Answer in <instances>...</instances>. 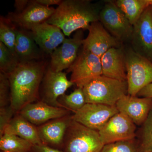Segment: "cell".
<instances>
[{
	"label": "cell",
	"mask_w": 152,
	"mask_h": 152,
	"mask_svg": "<svg viewBox=\"0 0 152 152\" xmlns=\"http://www.w3.org/2000/svg\"><path fill=\"white\" fill-rule=\"evenodd\" d=\"M119 113L115 106L86 103L72 118L87 127L99 131L114 115Z\"/></svg>",
	"instance_id": "cell-12"
},
{
	"label": "cell",
	"mask_w": 152,
	"mask_h": 152,
	"mask_svg": "<svg viewBox=\"0 0 152 152\" xmlns=\"http://www.w3.org/2000/svg\"><path fill=\"white\" fill-rule=\"evenodd\" d=\"M84 39L83 30L77 31L72 38L65 39L50 55V69L55 72L69 69L77 57Z\"/></svg>",
	"instance_id": "cell-13"
},
{
	"label": "cell",
	"mask_w": 152,
	"mask_h": 152,
	"mask_svg": "<svg viewBox=\"0 0 152 152\" xmlns=\"http://www.w3.org/2000/svg\"><path fill=\"white\" fill-rule=\"evenodd\" d=\"M16 57L8 48L0 42V70L8 75L14 70L19 64Z\"/></svg>",
	"instance_id": "cell-27"
},
{
	"label": "cell",
	"mask_w": 152,
	"mask_h": 152,
	"mask_svg": "<svg viewBox=\"0 0 152 152\" xmlns=\"http://www.w3.org/2000/svg\"><path fill=\"white\" fill-rule=\"evenodd\" d=\"M15 53L19 63L44 60L45 54L36 43L31 31L17 26Z\"/></svg>",
	"instance_id": "cell-20"
},
{
	"label": "cell",
	"mask_w": 152,
	"mask_h": 152,
	"mask_svg": "<svg viewBox=\"0 0 152 152\" xmlns=\"http://www.w3.org/2000/svg\"><path fill=\"white\" fill-rule=\"evenodd\" d=\"M99 21L122 43L130 42L133 26L114 1L104 2L100 12Z\"/></svg>",
	"instance_id": "cell-6"
},
{
	"label": "cell",
	"mask_w": 152,
	"mask_h": 152,
	"mask_svg": "<svg viewBox=\"0 0 152 152\" xmlns=\"http://www.w3.org/2000/svg\"><path fill=\"white\" fill-rule=\"evenodd\" d=\"M137 96L152 99V83L148 85L141 90Z\"/></svg>",
	"instance_id": "cell-33"
},
{
	"label": "cell",
	"mask_w": 152,
	"mask_h": 152,
	"mask_svg": "<svg viewBox=\"0 0 152 152\" xmlns=\"http://www.w3.org/2000/svg\"><path fill=\"white\" fill-rule=\"evenodd\" d=\"M141 131L140 144L143 152H152V108Z\"/></svg>",
	"instance_id": "cell-28"
},
{
	"label": "cell",
	"mask_w": 152,
	"mask_h": 152,
	"mask_svg": "<svg viewBox=\"0 0 152 152\" xmlns=\"http://www.w3.org/2000/svg\"><path fill=\"white\" fill-rule=\"evenodd\" d=\"M1 152H12L7 151H1Z\"/></svg>",
	"instance_id": "cell-36"
},
{
	"label": "cell",
	"mask_w": 152,
	"mask_h": 152,
	"mask_svg": "<svg viewBox=\"0 0 152 152\" xmlns=\"http://www.w3.org/2000/svg\"><path fill=\"white\" fill-rule=\"evenodd\" d=\"M31 31L38 46L44 54L50 56L65 39L59 28L47 22L36 25Z\"/></svg>",
	"instance_id": "cell-17"
},
{
	"label": "cell",
	"mask_w": 152,
	"mask_h": 152,
	"mask_svg": "<svg viewBox=\"0 0 152 152\" xmlns=\"http://www.w3.org/2000/svg\"><path fill=\"white\" fill-rule=\"evenodd\" d=\"M103 75L120 81H127L124 45L112 48L101 58Z\"/></svg>",
	"instance_id": "cell-19"
},
{
	"label": "cell",
	"mask_w": 152,
	"mask_h": 152,
	"mask_svg": "<svg viewBox=\"0 0 152 152\" xmlns=\"http://www.w3.org/2000/svg\"><path fill=\"white\" fill-rule=\"evenodd\" d=\"M31 152H63L58 149L52 148L44 144L33 146Z\"/></svg>",
	"instance_id": "cell-31"
},
{
	"label": "cell",
	"mask_w": 152,
	"mask_h": 152,
	"mask_svg": "<svg viewBox=\"0 0 152 152\" xmlns=\"http://www.w3.org/2000/svg\"><path fill=\"white\" fill-rule=\"evenodd\" d=\"M67 71L72 72L71 81L77 88H83L102 75L101 58L82 48Z\"/></svg>",
	"instance_id": "cell-7"
},
{
	"label": "cell",
	"mask_w": 152,
	"mask_h": 152,
	"mask_svg": "<svg viewBox=\"0 0 152 152\" xmlns=\"http://www.w3.org/2000/svg\"><path fill=\"white\" fill-rule=\"evenodd\" d=\"M10 86L6 74L0 73V108L10 105Z\"/></svg>",
	"instance_id": "cell-29"
},
{
	"label": "cell",
	"mask_w": 152,
	"mask_h": 152,
	"mask_svg": "<svg viewBox=\"0 0 152 152\" xmlns=\"http://www.w3.org/2000/svg\"><path fill=\"white\" fill-rule=\"evenodd\" d=\"M72 116L51 120L40 125L38 134L42 143L58 149H62L64 139Z\"/></svg>",
	"instance_id": "cell-18"
},
{
	"label": "cell",
	"mask_w": 152,
	"mask_h": 152,
	"mask_svg": "<svg viewBox=\"0 0 152 152\" xmlns=\"http://www.w3.org/2000/svg\"><path fill=\"white\" fill-rule=\"evenodd\" d=\"M115 106L120 113L140 126L145 121L152 108V99L126 95L118 101Z\"/></svg>",
	"instance_id": "cell-16"
},
{
	"label": "cell",
	"mask_w": 152,
	"mask_h": 152,
	"mask_svg": "<svg viewBox=\"0 0 152 152\" xmlns=\"http://www.w3.org/2000/svg\"><path fill=\"white\" fill-rule=\"evenodd\" d=\"M30 1L28 0H16L15 1L14 7L15 8V12L19 13L23 12L26 9L29 4Z\"/></svg>",
	"instance_id": "cell-32"
},
{
	"label": "cell",
	"mask_w": 152,
	"mask_h": 152,
	"mask_svg": "<svg viewBox=\"0 0 152 152\" xmlns=\"http://www.w3.org/2000/svg\"><path fill=\"white\" fill-rule=\"evenodd\" d=\"M36 2L47 7L54 5H59L62 2V0H35Z\"/></svg>",
	"instance_id": "cell-34"
},
{
	"label": "cell",
	"mask_w": 152,
	"mask_h": 152,
	"mask_svg": "<svg viewBox=\"0 0 152 152\" xmlns=\"http://www.w3.org/2000/svg\"><path fill=\"white\" fill-rule=\"evenodd\" d=\"M74 85L68 80L65 73L54 72L48 65L41 83V101L50 105L62 107L58 99Z\"/></svg>",
	"instance_id": "cell-11"
},
{
	"label": "cell",
	"mask_w": 152,
	"mask_h": 152,
	"mask_svg": "<svg viewBox=\"0 0 152 152\" xmlns=\"http://www.w3.org/2000/svg\"><path fill=\"white\" fill-rule=\"evenodd\" d=\"M136 125L125 114L114 115L99 130V134L104 145L115 142L135 139Z\"/></svg>",
	"instance_id": "cell-9"
},
{
	"label": "cell",
	"mask_w": 152,
	"mask_h": 152,
	"mask_svg": "<svg viewBox=\"0 0 152 152\" xmlns=\"http://www.w3.org/2000/svg\"><path fill=\"white\" fill-rule=\"evenodd\" d=\"M131 47L152 63V7L149 6L133 26Z\"/></svg>",
	"instance_id": "cell-8"
},
{
	"label": "cell",
	"mask_w": 152,
	"mask_h": 152,
	"mask_svg": "<svg viewBox=\"0 0 152 152\" xmlns=\"http://www.w3.org/2000/svg\"><path fill=\"white\" fill-rule=\"evenodd\" d=\"M70 112L40 101L25 106L18 113L33 124L41 125L51 120L69 115Z\"/></svg>",
	"instance_id": "cell-15"
},
{
	"label": "cell",
	"mask_w": 152,
	"mask_h": 152,
	"mask_svg": "<svg viewBox=\"0 0 152 152\" xmlns=\"http://www.w3.org/2000/svg\"><path fill=\"white\" fill-rule=\"evenodd\" d=\"M101 152H143L139 141L135 139L104 145Z\"/></svg>",
	"instance_id": "cell-26"
},
{
	"label": "cell",
	"mask_w": 152,
	"mask_h": 152,
	"mask_svg": "<svg viewBox=\"0 0 152 152\" xmlns=\"http://www.w3.org/2000/svg\"><path fill=\"white\" fill-rule=\"evenodd\" d=\"M32 144L18 136L4 134L0 137L1 151L12 152H31Z\"/></svg>",
	"instance_id": "cell-23"
},
{
	"label": "cell",
	"mask_w": 152,
	"mask_h": 152,
	"mask_svg": "<svg viewBox=\"0 0 152 152\" xmlns=\"http://www.w3.org/2000/svg\"><path fill=\"white\" fill-rule=\"evenodd\" d=\"M55 10L54 8L42 5L33 0L23 12H9L6 18L18 27L31 31L36 25L46 22Z\"/></svg>",
	"instance_id": "cell-14"
},
{
	"label": "cell",
	"mask_w": 152,
	"mask_h": 152,
	"mask_svg": "<svg viewBox=\"0 0 152 152\" xmlns=\"http://www.w3.org/2000/svg\"><path fill=\"white\" fill-rule=\"evenodd\" d=\"M115 4L134 26L150 6L149 0H116Z\"/></svg>",
	"instance_id": "cell-22"
},
{
	"label": "cell",
	"mask_w": 152,
	"mask_h": 152,
	"mask_svg": "<svg viewBox=\"0 0 152 152\" xmlns=\"http://www.w3.org/2000/svg\"><path fill=\"white\" fill-rule=\"evenodd\" d=\"M17 26L6 17L0 18V42H2L16 57L15 47Z\"/></svg>",
	"instance_id": "cell-24"
},
{
	"label": "cell",
	"mask_w": 152,
	"mask_h": 152,
	"mask_svg": "<svg viewBox=\"0 0 152 152\" xmlns=\"http://www.w3.org/2000/svg\"><path fill=\"white\" fill-rule=\"evenodd\" d=\"M149 2L150 6L152 7V0H149Z\"/></svg>",
	"instance_id": "cell-35"
},
{
	"label": "cell",
	"mask_w": 152,
	"mask_h": 152,
	"mask_svg": "<svg viewBox=\"0 0 152 152\" xmlns=\"http://www.w3.org/2000/svg\"><path fill=\"white\" fill-rule=\"evenodd\" d=\"M4 134L18 136L31 143L33 145L42 144L35 125L25 119L18 113L15 115L6 127Z\"/></svg>",
	"instance_id": "cell-21"
},
{
	"label": "cell",
	"mask_w": 152,
	"mask_h": 152,
	"mask_svg": "<svg viewBox=\"0 0 152 152\" xmlns=\"http://www.w3.org/2000/svg\"><path fill=\"white\" fill-rule=\"evenodd\" d=\"M103 6L90 0H64L46 22L59 28L69 37L75 31L88 30L91 23L99 21Z\"/></svg>",
	"instance_id": "cell-2"
},
{
	"label": "cell",
	"mask_w": 152,
	"mask_h": 152,
	"mask_svg": "<svg viewBox=\"0 0 152 152\" xmlns=\"http://www.w3.org/2000/svg\"><path fill=\"white\" fill-rule=\"evenodd\" d=\"M86 103L116 105L118 101L128 94L127 81H120L101 75L83 88Z\"/></svg>",
	"instance_id": "cell-3"
},
{
	"label": "cell",
	"mask_w": 152,
	"mask_h": 152,
	"mask_svg": "<svg viewBox=\"0 0 152 152\" xmlns=\"http://www.w3.org/2000/svg\"><path fill=\"white\" fill-rule=\"evenodd\" d=\"M88 30V34L83 41L82 48L99 58L110 49L123 45L105 28L99 21L91 23Z\"/></svg>",
	"instance_id": "cell-10"
},
{
	"label": "cell",
	"mask_w": 152,
	"mask_h": 152,
	"mask_svg": "<svg viewBox=\"0 0 152 152\" xmlns=\"http://www.w3.org/2000/svg\"><path fill=\"white\" fill-rule=\"evenodd\" d=\"M104 145L99 131L92 129L72 118L64 139L63 152H101Z\"/></svg>",
	"instance_id": "cell-4"
},
{
	"label": "cell",
	"mask_w": 152,
	"mask_h": 152,
	"mask_svg": "<svg viewBox=\"0 0 152 152\" xmlns=\"http://www.w3.org/2000/svg\"><path fill=\"white\" fill-rule=\"evenodd\" d=\"M124 48L128 95L137 96L152 83V63L136 53L130 46Z\"/></svg>",
	"instance_id": "cell-5"
},
{
	"label": "cell",
	"mask_w": 152,
	"mask_h": 152,
	"mask_svg": "<svg viewBox=\"0 0 152 152\" xmlns=\"http://www.w3.org/2000/svg\"><path fill=\"white\" fill-rule=\"evenodd\" d=\"M48 66L44 60L20 63L7 75L10 86V106L16 113L39 97L40 87Z\"/></svg>",
	"instance_id": "cell-1"
},
{
	"label": "cell",
	"mask_w": 152,
	"mask_h": 152,
	"mask_svg": "<svg viewBox=\"0 0 152 152\" xmlns=\"http://www.w3.org/2000/svg\"><path fill=\"white\" fill-rule=\"evenodd\" d=\"M16 114L10 105L0 108V137L3 135L6 127Z\"/></svg>",
	"instance_id": "cell-30"
},
{
	"label": "cell",
	"mask_w": 152,
	"mask_h": 152,
	"mask_svg": "<svg viewBox=\"0 0 152 152\" xmlns=\"http://www.w3.org/2000/svg\"><path fill=\"white\" fill-rule=\"evenodd\" d=\"M58 102L63 108L74 113L80 110L86 104L83 88H77L69 95L61 96Z\"/></svg>",
	"instance_id": "cell-25"
},
{
	"label": "cell",
	"mask_w": 152,
	"mask_h": 152,
	"mask_svg": "<svg viewBox=\"0 0 152 152\" xmlns=\"http://www.w3.org/2000/svg\"><path fill=\"white\" fill-rule=\"evenodd\" d=\"M150 152V151H146V152Z\"/></svg>",
	"instance_id": "cell-37"
}]
</instances>
